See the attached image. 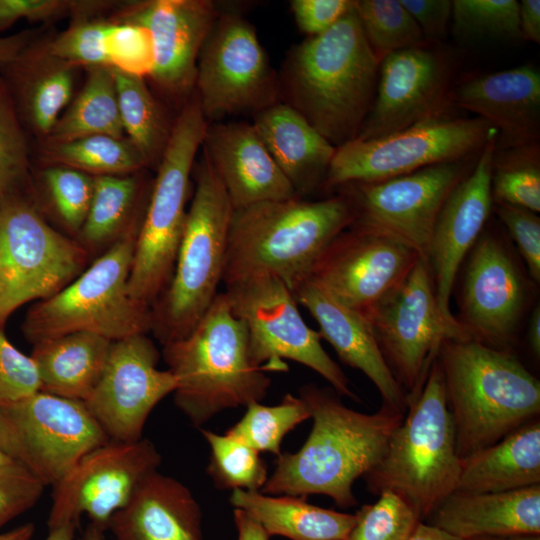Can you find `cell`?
<instances>
[{"label":"cell","instance_id":"8992f818","mask_svg":"<svg viewBox=\"0 0 540 540\" xmlns=\"http://www.w3.org/2000/svg\"><path fill=\"white\" fill-rule=\"evenodd\" d=\"M460 469L443 373L436 357L420 394L408 405L381 460L364 479L376 496L383 491L401 496L423 521L455 491Z\"/></svg>","mask_w":540,"mask_h":540},{"label":"cell","instance_id":"03108f58","mask_svg":"<svg viewBox=\"0 0 540 540\" xmlns=\"http://www.w3.org/2000/svg\"><path fill=\"white\" fill-rule=\"evenodd\" d=\"M103 532L98 527L90 524L85 530L83 540H105Z\"/></svg>","mask_w":540,"mask_h":540},{"label":"cell","instance_id":"681fc988","mask_svg":"<svg viewBox=\"0 0 540 540\" xmlns=\"http://www.w3.org/2000/svg\"><path fill=\"white\" fill-rule=\"evenodd\" d=\"M499 220L522 256L529 276L540 282V218L536 212L509 204H494Z\"/></svg>","mask_w":540,"mask_h":540},{"label":"cell","instance_id":"7402d4cb","mask_svg":"<svg viewBox=\"0 0 540 540\" xmlns=\"http://www.w3.org/2000/svg\"><path fill=\"white\" fill-rule=\"evenodd\" d=\"M496 139L486 143L471 171L445 201L426 258L440 315L455 339H470L452 314L450 300L457 273L482 234L493 207L491 169Z\"/></svg>","mask_w":540,"mask_h":540},{"label":"cell","instance_id":"f546056e","mask_svg":"<svg viewBox=\"0 0 540 540\" xmlns=\"http://www.w3.org/2000/svg\"><path fill=\"white\" fill-rule=\"evenodd\" d=\"M2 68L21 120L48 136L71 99L76 66L29 44Z\"/></svg>","mask_w":540,"mask_h":540},{"label":"cell","instance_id":"5b68a950","mask_svg":"<svg viewBox=\"0 0 540 540\" xmlns=\"http://www.w3.org/2000/svg\"><path fill=\"white\" fill-rule=\"evenodd\" d=\"M163 357L177 381L174 402L195 426L223 410L260 402L271 385L252 361L247 329L224 292L187 336L163 345Z\"/></svg>","mask_w":540,"mask_h":540},{"label":"cell","instance_id":"7a4b0ae2","mask_svg":"<svg viewBox=\"0 0 540 540\" xmlns=\"http://www.w3.org/2000/svg\"><path fill=\"white\" fill-rule=\"evenodd\" d=\"M380 63L353 8L326 32L294 47L279 91L284 103L337 148L357 138L374 102Z\"/></svg>","mask_w":540,"mask_h":540},{"label":"cell","instance_id":"4dcf8cb0","mask_svg":"<svg viewBox=\"0 0 540 540\" xmlns=\"http://www.w3.org/2000/svg\"><path fill=\"white\" fill-rule=\"evenodd\" d=\"M540 485V420L461 459L455 491L504 492Z\"/></svg>","mask_w":540,"mask_h":540},{"label":"cell","instance_id":"ee69618b","mask_svg":"<svg viewBox=\"0 0 540 540\" xmlns=\"http://www.w3.org/2000/svg\"><path fill=\"white\" fill-rule=\"evenodd\" d=\"M356 523L346 540H407L422 520L414 508L392 491L355 514Z\"/></svg>","mask_w":540,"mask_h":540},{"label":"cell","instance_id":"9a60e30c","mask_svg":"<svg viewBox=\"0 0 540 540\" xmlns=\"http://www.w3.org/2000/svg\"><path fill=\"white\" fill-rule=\"evenodd\" d=\"M365 317L409 405L420 394L442 341L455 339L440 315L427 263L419 260Z\"/></svg>","mask_w":540,"mask_h":540},{"label":"cell","instance_id":"8fae6325","mask_svg":"<svg viewBox=\"0 0 540 540\" xmlns=\"http://www.w3.org/2000/svg\"><path fill=\"white\" fill-rule=\"evenodd\" d=\"M231 310L248 332L254 364L264 371H286L283 359L321 375L338 395L358 400L339 365L321 344L318 331L302 318L289 286L270 274H257L225 284Z\"/></svg>","mask_w":540,"mask_h":540},{"label":"cell","instance_id":"30bf717a","mask_svg":"<svg viewBox=\"0 0 540 540\" xmlns=\"http://www.w3.org/2000/svg\"><path fill=\"white\" fill-rule=\"evenodd\" d=\"M493 138L497 132L485 120L448 115L378 139H354L336 148L322 189L382 181L474 157Z\"/></svg>","mask_w":540,"mask_h":540},{"label":"cell","instance_id":"44dd1931","mask_svg":"<svg viewBox=\"0 0 540 540\" xmlns=\"http://www.w3.org/2000/svg\"><path fill=\"white\" fill-rule=\"evenodd\" d=\"M158 360L146 334L112 342L102 375L84 401L110 440H140L151 411L175 391L174 375L158 369Z\"/></svg>","mask_w":540,"mask_h":540},{"label":"cell","instance_id":"e7e4bbea","mask_svg":"<svg viewBox=\"0 0 540 540\" xmlns=\"http://www.w3.org/2000/svg\"><path fill=\"white\" fill-rule=\"evenodd\" d=\"M462 540H540V534L481 535Z\"/></svg>","mask_w":540,"mask_h":540},{"label":"cell","instance_id":"bcb514c9","mask_svg":"<svg viewBox=\"0 0 540 540\" xmlns=\"http://www.w3.org/2000/svg\"><path fill=\"white\" fill-rule=\"evenodd\" d=\"M110 22L80 19L66 31L54 38L46 52L74 66L110 67L106 38Z\"/></svg>","mask_w":540,"mask_h":540},{"label":"cell","instance_id":"003e7915","mask_svg":"<svg viewBox=\"0 0 540 540\" xmlns=\"http://www.w3.org/2000/svg\"><path fill=\"white\" fill-rule=\"evenodd\" d=\"M17 463H21L18 460L14 459L2 449H0V471L7 469ZM23 464V463H22Z\"/></svg>","mask_w":540,"mask_h":540},{"label":"cell","instance_id":"4fadbf2b","mask_svg":"<svg viewBox=\"0 0 540 540\" xmlns=\"http://www.w3.org/2000/svg\"><path fill=\"white\" fill-rule=\"evenodd\" d=\"M194 91L208 123L278 102L279 82L254 27L242 16L219 14L198 57Z\"/></svg>","mask_w":540,"mask_h":540},{"label":"cell","instance_id":"be15d7a7","mask_svg":"<svg viewBox=\"0 0 540 540\" xmlns=\"http://www.w3.org/2000/svg\"><path fill=\"white\" fill-rule=\"evenodd\" d=\"M77 525L74 523H68L50 529L49 534L45 540H73Z\"/></svg>","mask_w":540,"mask_h":540},{"label":"cell","instance_id":"c3c4849f","mask_svg":"<svg viewBox=\"0 0 540 540\" xmlns=\"http://www.w3.org/2000/svg\"><path fill=\"white\" fill-rule=\"evenodd\" d=\"M39 391L41 382L34 360L14 347L0 330V406L16 403Z\"/></svg>","mask_w":540,"mask_h":540},{"label":"cell","instance_id":"9f6ffc18","mask_svg":"<svg viewBox=\"0 0 540 540\" xmlns=\"http://www.w3.org/2000/svg\"><path fill=\"white\" fill-rule=\"evenodd\" d=\"M32 33L23 31L11 36H0V67L12 62L29 44Z\"/></svg>","mask_w":540,"mask_h":540},{"label":"cell","instance_id":"603a6c76","mask_svg":"<svg viewBox=\"0 0 540 540\" xmlns=\"http://www.w3.org/2000/svg\"><path fill=\"white\" fill-rule=\"evenodd\" d=\"M219 14L209 0H148L126 6L115 22L149 31L154 49L150 77L168 95L187 98L195 89L200 51Z\"/></svg>","mask_w":540,"mask_h":540},{"label":"cell","instance_id":"7bdbcfd3","mask_svg":"<svg viewBox=\"0 0 540 540\" xmlns=\"http://www.w3.org/2000/svg\"><path fill=\"white\" fill-rule=\"evenodd\" d=\"M29 172V147L12 93L0 76V202L18 194Z\"/></svg>","mask_w":540,"mask_h":540},{"label":"cell","instance_id":"680465c9","mask_svg":"<svg viewBox=\"0 0 540 540\" xmlns=\"http://www.w3.org/2000/svg\"><path fill=\"white\" fill-rule=\"evenodd\" d=\"M407 540H462L440 528L423 521L419 522Z\"/></svg>","mask_w":540,"mask_h":540},{"label":"cell","instance_id":"4316f807","mask_svg":"<svg viewBox=\"0 0 540 540\" xmlns=\"http://www.w3.org/2000/svg\"><path fill=\"white\" fill-rule=\"evenodd\" d=\"M201 519L191 491L155 471L114 514L108 529L115 540H202Z\"/></svg>","mask_w":540,"mask_h":540},{"label":"cell","instance_id":"f1b7e54d","mask_svg":"<svg viewBox=\"0 0 540 540\" xmlns=\"http://www.w3.org/2000/svg\"><path fill=\"white\" fill-rule=\"evenodd\" d=\"M298 197L322 189L336 147L295 109L277 102L252 123Z\"/></svg>","mask_w":540,"mask_h":540},{"label":"cell","instance_id":"83f0119b","mask_svg":"<svg viewBox=\"0 0 540 540\" xmlns=\"http://www.w3.org/2000/svg\"><path fill=\"white\" fill-rule=\"evenodd\" d=\"M426 520L461 539L540 534V485L504 492L454 491Z\"/></svg>","mask_w":540,"mask_h":540},{"label":"cell","instance_id":"d6a6232c","mask_svg":"<svg viewBox=\"0 0 540 540\" xmlns=\"http://www.w3.org/2000/svg\"><path fill=\"white\" fill-rule=\"evenodd\" d=\"M231 504L257 521L269 536L291 540H346L356 515L312 505L305 497L233 490Z\"/></svg>","mask_w":540,"mask_h":540},{"label":"cell","instance_id":"ab89813d","mask_svg":"<svg viewBox=\"0 0 540 540\" xmlns=\"http://www.w3.org/2000/svg\"><path fill=\"white\" fill-rule=\"evenodd\" d=\"M308 418L310 413L304 400L300 396L286 394L277 405L249 404L244 416L226 433L259 453L270 452L279 456L285 435Z\"/></svg>","mask_w":540,"mask_h":540},{"label":"cell","instance_id":"b9f144b4","mask_svg":"<svg viewBox=\"0 0 540 540\" xmlns=\"http://www.w3.org/2000/svg\"><path fill=\"white\" fill-rule=\"evenodd\" d=\"M451 20L463 40L521 39L516 0H453Z\"/></svg>","mask_w":540,"mask_h":540},{"label":"cell","instance_id":"cb8c5ba5","mask_svg":"<svg viewBox=\"0 0 540 540\" xmlns=\"http://www.w3.org/2000/svg\"><path fill=\"white\" fill-rule=\"evenodd\" d=\"M202 148L234 210L298 197L252 123L208 124Z\"/></svg>","mask_w":540,"mask_h":540},{"label":"cell","instance_id":"11a10c76","mask_svg":"<svg viewBox=\"0 0 540 540\" xmlns=\"http://www.w3.org/2000/svg\"><path fill=\"white\" fill-rule=\"evenodd\" d=\"M519 29L521 39L540 43V1L521 0L519 2Z\"/></svg>","mask_w":540,"mask_h":540},{"label":"cell","instance_id":"816d5d0a","mask_svg":"<svg viewBox=\"0 0 540 540\" xmlns=\"http://www.w3.org/2000/svg\"><path fill=\"white\" fill-rule=\"evenodd\" d=\"M355 0H292L291 11L308 37L326 32L354 8Z\"/></svg>","mask_w":540,"mask_h":540},{"label":"cell","instance_id":"9c48e42d","mask_svg":"<svg viewBox=\"0 0 540 540\" xmlns=\"http://www.w3.org/2000/svg\"><path fill=\"white\" fill-rule=\"evenodd\" d=\"M208 121L196 93L175 120L136 239L129 294L152 306L168 286L186 222L190 176Z\"/></svg>","mask_w":540,"mask_h":540},{"label":"cell","instance_id":"1f68e13d","mask_svg":"<svg viewBox=\"0 0 540 540\" xmlns=\"http://www.w3.org/2000/svg\"><path fill=\"white\" fill-rule=\"evenodd\" d=\"M111 340L91 332H73L34 344L31 354L41 391L85 401L107 362Z\"/></svg>","mask_w":540,"mask_h":540},{"label":"cell","instance_id":"d6986e66","mask_svg":"<svg viewBox=\"0 0 540 540\" xmlns=\"http://www.w3.org/2000/svg\"><path fill=\"white\" fill-rule=\"evenodd\" d=\"M0 409L22 463L46 486H54L82 457L110 440L80 400L39 391Z\"/></svg>","mask_w":540,"mask_h":540},{"label":"cell","instance_id":"db71d44e","mask_svg":"<svg viewBox=\"0 0 540 540\" xmlns=\"http://www.w3.org/2000/svg\"><path fill=\"white\" fill-rule=\"evenodd\" d=\"M429 44H438L448 33L452 19L451 0H401Z\"/></svg>","mask_w":540,"mask_h":540},{"label":"cell","instance_id":"74e56055","mask_svg":"<svg viewBox=\"0 0 540 540\" xmlns=\"http://www.w3.org/2000/svg\"><path fill=\"white\" fill-rule=\"evenodd\" d=\"M491 195L493 204L540 212V141L495 149Z\"/></svg>","mask_w":540,"mask_h":540},{"label":"cell","instance_id":"8d00e7d4","mask_svg":"<svg viewBox=\"0 0 540 540\" xmlns=\"http://www.w3.org/2000/svg\"><path fill=\"white\" fill-rule=\"evenodd\" d=\"M44 158L54 166L72 168L90 176H125L147 165L128 139L109 135L48 143Z\"/></svg>","mask_w":540,"mask_h":540},{"label":"cell","instance_id":"f5cc1de1","mask_svg":"<svg viewBox=\"0 0 540 540\" xmlns=\"http://www.w3.org/2000/svg\"><path fill=\"white\" fill-rule=\"evenodd\" d=\"M74 1L63 0H0V33L17 21L53 20L72 12Z\"/></svg>","mask_w":540,"mask_h":540},{"label":"cell","instance_id":"6da1fadb","mask_svg":"<svg viewBox=\"0 0 540 540\" xmlns=\"http://www.w3.org/2000/svg\"><path fill=\"white\" fill-rule=\"evenodd\" d=\"M335 393L312 384L301 388L299 396L313 419L311 432L297 452L277 456L262 493L325 495L342 508L357 504L354 482L379 463L405 414L383 404L375 413H361Z\"/></svg>","mask_w":540,"mask_h":540},{"label":"cell","instance_id":"91938a15","mask_svg":"<svg viewBox=\"0 0 540 540\" xmlns=\"http://www.w3.org/2000/svg\"><path fill=\"white\" fill-rule=\"evenodd\" d=\"M0 449L22 463L20 448L0 409Z\"/></svg>","mask_w":540,"mask_h":540},{"label":"cell","instance_id":"2e32d148","mask_svg":"<svg viewBox=\"0 0 540 540\" xmlns=\"http://www.w3.org/2000/svg\"><path fill=\"white\" fill-rule=\"evenodd\" d=\"M160 463L161 455L148 439L109 440L93 449L53 486L49 530L78 525L85 514L90 524L105 531L114 514Z\"/></svg>","mask_w":540,"mask_h":540},{"label":"cell","instance_id":"f35d334b","mask_svg":"<svg viewBox=\"0 0 540 540\" xmlns=\"http://www.w3.org/2000/svg\"><path fill=\"white\" fill-rule=\"evenodd\" d=\"M355 12L370 47L388 54L429 44L401 0H355Z\"/></svg>","mask_w":540,"mask_h":540},{"label":"cell","instance_id":"277c9868","mask_svg":"<svg viewBox=\"0 0 540 540\" xmlns=\"http://www.w3.org/2000/svg\"><path fill=\"white\" fill-rule=\"evenodd\" d=\"M354 219L350 202L340 193L316 201L293 197L235 209L222 282L270 274L292 290Z\"/></svg>","mask_w":540,"mask_h":540},{"label":"cell","instance_id":"5bb4252c","mask_svg":"<svg viewBox=\"0 0 540 540\" xmlns=\"http://www.w3.org/2000/svg\"><path fill=\"white\" fill-rule=\"evenodd\" d=\"M479 155V154H478ZM478 155L377 182H354L335 189L350 202L352 225L384 232L414 249L426 262L438 215Z\"/></svg>","mask_w":540,"mask_h":540},{"label":"cell","instance_id":"836d02e7","mask_svg":"<svg viewBox=\"0 0 540 540\" xmlns=\"http://www.w3.org/2000/svg\"><path fill=\"white\" fill-rule=\"evenodd\" d=\"M91 135L124 138L111 67H89L84 87L59 117L48 135V143L68 142Z\"/></svg>","mask_w":540,"mask_h":540},{"label":"cell","instance_id":"d4e9b609","mask_svg":"<svg viewBox=\"0 0 540 540\" xmlns=\"http://www.w3.org/2000/svg\"><path fill=\"white\" fill-rule=\"evenodd\" d=\"M451 100L496 130V149L540 140V72L533 65L471 78L452 89Z\"/></svg>","mask_w":540,"mask_h":540},{"label":"cell","instance_id":"ac0fdd59","mask_svg":"<svg viewBox=\"0 0 540 540\" xmlns=\"http://www.w3.org/2000/svg\"><path fill=\"white\" fill-rule=\"evenodd\" d=\"M455 69V57L434 44L385 56L379 67L373 105L356 139H378L451 115Z\"/></svg>","mask_w":540,"mask_h":540},{"label":"cell","instance_id":"6f0895ef","mask_svg":"<svg viewBox=\"0 0 540 540\" xmlns=\"http://www.w3.org/2000/svg\"><path fill=\"white\" fill-rule=\"evenodd\" d=\"M234 522L237 529V540H269L264 528L245 511L235 508Z\"/></svg>","mask_w":540,"mask_h":540},{"label":"cell","instance_id":"484cf974","mask_svg":"<svg viewBox=\"0 0 540 540\" xmlns=\"http://www.w3.org/2000/svg\"><path fill=\"white\" fill-rule=\"evenodd\" d=\"M292 292L297 303L316 320L321 338L330 343L340 360L370 379L383 405L406 414V394L387 365L368 319L307 278L298 282Z\"/></svg>","mask_w":540,"mask_h":540},{"label":"cell","instance_id":"94428289","mask_svg":"<svg viewBox=\"0 0 540 540\" xmlns=\"http://www.w3.org/2000/svg\"><path fill=\"white\" fill-rule=\"evenodd\" d=\"M527 339L529 347L535 357H540V307L535 306L530 315Z\"/></svg>","mask_w":540,"mask_h":540},{"label":"cell","instance_id":"e0dca14e","mask_svg":"<svg viewBox=\"0 0 540 540\" xmlns=\"http://www.w3.org/2000/svg\"><path fill=\"white\" fill-rule=\"evenodd\" d=\"M421 259L414 249L391 235L351 225L327 245L307 279L366 316Z\"/></svg>","mask_w":540,"mask_h":540},{"label":"cell","instance_id":"6125c7cd","mask_svg":"<svg viewBox=\"0 0 540 540\" xmlns=\"http://www.w3.org/2000/svg\"><path fill=\"white\" fill-rule=\"evenodd\" d=\"M35 532L32 523H26L0 534V540H31Z\"/></svg>","mask_w":540,"mask_h":540},{"label":"cell","instance_id":"52a82bcc","mask_svg":"<svg viewBox=\"0 0 540 540\" xmlns=\"http://www.w3.org/2000/svg\"><path fill=\"white\" fill-rule=\"evenodd\" d=\"M233 210L203 151L172 277L151 306V331L163 345L187 336L218 295Z\"/></svg>","mask_w":540,"mask_h":540},{"label":"cell","instance_id":"f907efd6","mask_svg":"<svg viewBox=\"0 0 540 540\" xmlns=\"http://www.w3.org/2000/svg\"><path fill=\"white\" fill-rule=\"evenodd\" d=\"M45 486L22 463L0 471V527L34 506Z\"/></svg>","mask_w":540,"mask_h":540},{"label":"cell","instance_id":"ba28073f","mask_svg":"<svg viewBox=\"0 0 540 540\" xmlns=\"http://www.w3.org/2000/svg\"><path fill=\"white\" fill-rule=\"evenodd\" d=\"M141 222L66 287L29 310L23 332L31 343L73 332H91L116 341L151 331V306L132 298L128 290Z\"/></svg>","mask_w":540,"mask_h":540},{"label":"cell","instance_id":"ffe728a7","mask_svg":"<svg viewBox=\"0 0 540 540\" xmlns=\"http://www.w3.org/2000/svg\"><path fill=\"white\" fill-rule=\"evenodd\" d=\"M527 302V280L504 240L482 232L466 263L458 323L471 339L511 351Z\"/></svg>","mask_w":540,"mask_h":540},{"label":"cell","instance_id":"7c38bea8","mask_svg":"<svg viewBox=\"0 0 540 540\" xmlns=\"http://www.w3.org/2000/svg\"><path fill=\"white\" fill-rule=\"evenodd\" d=\"M87 258L78 241L52 228L19 194L0 202V324L23 304L66 287Z\"/></svg>","mask_w":540,"mask_h":540},{"label":"cell","instance_id":"f6af8a7d","mask_svg":"<svg viewBox=\"0 0 540 540\" xmlns=\"http://www.w3.org/2000/svg\"><path fill=\"white\" fill-rule=\"evenodd\" d=\"M42 181L61 223L71 233L78 235L90 207L93 176L53 165L42 172Z\"/></svg>","mask_w":540,"mask_h":540},{"label":"cell","instance_id":"e575fe53","mask_svg":"<svg viewBox=\"0 0 540 540\" xmlns=\"http://www.w3.org/2000/svg\"><path fill=\"white\" fill-rule=\"evenodd\" d=\"M133 175L93 176V194L78 242L88 252L108 248L140 223L132 217L139 194Z\"/></svg>","mask_w":540,"mask_h":540},{"label":"cell","instance_id":"3957f363","mask_svg":"<svg viewBox=\"0 0 540 540\" xmlns=\"http://www.w3.org/2000/svg\"><path fill=\"white\" fill-rule=\"evenodd\" d=\"M437 359L460 459L539 417L540 382L512 351L446 338Z\"/></svg>","mask_w":540,"mask_h":540},{"label":"cell","instance_id":"d590c367","mask_svg":"<svg viewBox=\"0 0 540 540\" xmlns=\"http://www.w3.org/2000/svg\"><path fill=\"white\" fill-rule=\"evenodd\" d=\"M124 133L146 164H159L171 128L144 79L113 69Z\"/></svg>","mask_w":540,"mask_h":540},{"label":"cell","instance_id":"7dc6e473","mask_svg":"<svg viewBox=\"0 0 540 540\" xmlns=\"http://www.w3.org/2000/svg\"><path fill=\"white\" fill-rule=\"evenodd\" d=\"M110 67L144 78L151 76L154 49L149 31L138 24L110 22L106 38Z\"/></svg>","mask_w":540,"mask_h":540},{"label":"cell","instance_id":"60d3db41","mask_svg":"<svg viewBox=\"0 0 540 540\" xmlns=\"http://www.w3.org/2000/svg\"><path fill=\"white\" fill-rule=\"evenodd\" d=\"M202 434L211 451L207 472L216 486L244 491L262 489L268 476L258 451L227 433L202 430Z\"/></svg>","mask_w":540,"mask_h":540}]
</instances>
